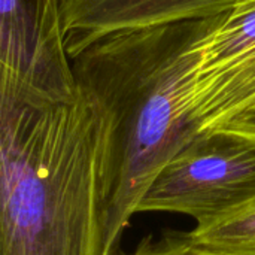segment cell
<instances>
[{
  "instance_id": "ba28073f",
  "label": "cell",
  "mask_w": 255,
  "mask_h": 255,
  "mask_svg": "<svg viewBox=\"0 0 255 255\" xmlns=\"http://www.w3.org/2000/svg\"><path fill=\"white\" fill-rule=\"evenodd\" d=\"M115 255H217L199 247L190 233L167 230L160 236L143 238L133 251L115 253Z\"/></svg>"
},
{
  "instance_id": "8992f818",
  "label": "cell",
  "mask_w": 255,
  "mask_h": 255,
  "mask_svg": "<svg viewBox=\"0 0 255 255\" xmlns=\"http://www.w3.org/2000/svg\"><path fill=\"white\" fill-rule=\"evenodd\" d=\"M238 0H63V33L72 58L91 42L121 30L208 19Z\"/></svg>"
},
{
  "instance_id": "7a4b0ae2",
  "label": "cell",
  "mask_w": 255,
  "mask_h": 255,
  "mask_svg": "<svg viewBox=\"0 0 255 255\" xmlns=\"http://www.w3.org/2000/svg\"><path fill=\"white\" fill-rule=\"evenodd\" d=\"M96 114L67 102L0 99V255H100Z\"/></svg>"
},
{
  "instance_id": "5b68a950",
  "label": "cell",
  "mask_w": 255,
  "mask_h": 255,
  "mask_svg": "<svg viewBox=\"0 0 255 255\" xmlns=\"http://www.w3.org/2000/svg\"><path fill=\"white\" fill-rule=\"evenodd\" d=\"M193 93L203 131L255 106V0L209 18L194 46Z\"/></svg>"
},
{
  "instance_id": "52a82bcc",
  "label": "cell",
  "mask_w": 255,
  "mask_h": 255,
  "mask_svg": "<svg viewBox=\"0 0 255 255\" xmlns=\"http://www.w3.org/2000/svg\"><path fill=\"white\" fill-rule=\"evenodd\" d=\"M188 233L199 247L217 255H255V199Z\"/></svg>"
},
{
  "instance_id": "6da1fadb",
  "label": "cell",
  "mask_w": 255,
  "mask_h": 255,
  "mask_svg": "<svg viewBox=\"0 0 255 255\" xmlns=\"http://www.w3.org/2000/svg\"><path fill=\"white\" fill-rule=\"evenodd\" d=\"M208 19L115 31L70 58L78 90L97 120L100 255H115L160 169L205 133L193 61Z\"/></svg>"
},
{
  "instance_id": "277c9868",
  "label": "cell",
  "mask_w": 255,
  "mask_h": 255,
  "mask_svg": "<svg viewBox=\"0 0 255 255\" xmlns=\"http://www.w3.org/2000/svg\"><path fill=\"white\" fill-rule=\"evenodd\" d=\"M61 4L63 0H1L0 97L30 102L76 97Z\"/></svg>"
},
{
  "instance_id": "9c48e42d",
  "label": "cell",
  "mask_w": 255,
  "mask_h": 255,
  "mask_svg": "<svg viewBox=\"0 0 255 255\" xmlns=\"http://www.w3.org/2000/svg\"><path fill=\"white\" fill-rule=\"evenodd\" d=\"M220 128L238 133V134L245 136L255 142V106L253 109L241 114L239 117H236L235 120H232L230 123H227L226 126H223Z\"/></svg>"
},
{
  "instance_id": "3957f363",
  "label": "cell",
  "mask_w": 255,
  "mask_h": 255,
  "mask_svg": "<svg viewBox=\"0 0 255 255\" xmlns=\"http://www.w3.org/2000/svg\"><path fill=\"white\" fill-rule=\"evenodd\" d=\"M255 199V142L217 128L193 139L157 173L139 212L191 217L196 227L232 214Z\"/></svg>"
}]
</instances>
